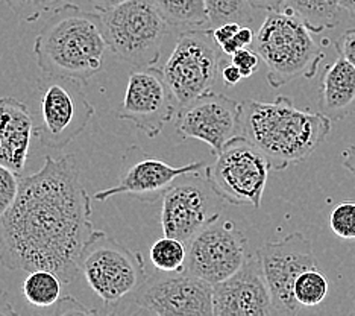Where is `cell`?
<instances>
[{
  "instance_id": "cell-11",
  "label": "cell",
  "mask_w": 355,
  "mask_h": 316,
  "mask_svg": "<svg viewBox=\"0 0 355 316\" xmlns=\"http://www.w3.org/2000/svg\"><path fill=\"white\" fill-rule=\"evenodd\" d=\"M248 239L236 222L220 216L187 242L184 274L211 285L230 278L248 260Z\"/></svg>"
},
{
  "instance_id": "cell-35",
  "label": "cell",
  "mask_w": 355,
  "mask_h": 316,
  "mask_svg": "<svg viewBox=\"0 0 355 316\" xmlns=\"http://www.w3.org/2000/svg\"><path fill=\"white\" fill-rule=\"evenodd\" d=\"M236 42L241 49L249 47L254 43V31L249 26H240L236 34Z\"/></svg>"
},
{
  "instance_id": "cell-34",
  "label": "cell",
  "mask_w": 355,
  "mask_h": 316,
  "mask_svg": "<svg viewBox=\"0 0 355 316\" xmlns=\"http://www.w3.org/2000/svg\"><path fill=\"white\" fill-rule=\"evenodd\" d=\"M87 2L94 8L96 13H101L102 14V13L110 11L111 8H114V6H119V5L128 2V0H87Z\"/></svg>"
},
{
  "instance_id": "cell-33",
  "label": "cell",
  "mask_w": 355,
  "mask_h": 316,
  "mask_svg": "<svg viewBox=\"0 0 355 316\" xmlns=\"http://www.w3.org/2000/svg\"><path fill=\"white\" fill-rule=\"evenodd\" d=\"M222 73V79L223 83L227 84L228 87H234L237 85L241 79H243V75H241L240 69L236 66V64H227V66H222L220 69Z\"/></svg>"
},
{
  "instance_id": "cell-10",
  "label": "cell",
  "mask_w": 355,
  "mask_h": 316,
  "mask_svg": "<svg viewBox=\"0 0 355 316\" xmlns=\"http://www.w3.org/2000/svg\"><path fill=\"white\" fill-rule=\"evenodd\" d=\"M225 199L216 192L202 170L178 176L163 194L161 228L164 236L187 243L222 213Z\"/></svg>"
},
{
  "instance_id": "cell-18",
  "label": "cell",
  "mask_w": 355,
  "mask_h": 316,
  "mask_svg": "<svg viewBox=\"0 0 355 316\" xmlns=\"http://www.w3.org/2000/svg\"><path fill=\"white\" fill-rule=\"evenodd\" d=\"M34 129V117L26 103L11 96L0 99V165L21 175Z\"/></svg>"
},
{
  "instance_id": "cell-20",
  "label": "cell",
  "mask_w": 355,
  "mask_h": 316,
  "mask_svg": "<svg viewBox=\"0 0 355 316\" xmlns=\"http://www.w3.org/2000/svg\"><path fill=\"white\" fill-rule=\"evenodd\" d=\"M278 10L295 14L313 32L336 28L343 13L342 0H282Z\"/></svg>"
},
{
  "instance_id": "cell-15",
  "label": "cell",
  "mask_w": 355,
  "mask_h": 316,
  "mask_svg": "<svg viewBox=\"0 0 355 316\" xmlns=\"http://www.w3.org/2000/svg\"><path fill=\"white\" fill-rule=\"evenodd\" d=\"M176 133L207 143L214 156L234 137L241 135V103L209 90L178 110Z\"/></svg>"
},
{
  "instance_id": "cell-36",
  "label": "cell",
  "mask_w": 355,
  "mask_h": 316,
  "mask_svg": "<svg viewBox=\"0 0 355 316\" xmlns=\"http://www.w3.org/2000/svg\"><path fill=\"white\" fill-rule=\"evenodd\" d=\"M342 166L355 176V143L342 153Z\"/></svg>"
},
{
  "instance_id": "cell-19",
  "label": "cell",
  "mask_w": 355,
  "mask_h": 316,
  "mask_svg": "<svg viewBox=\"0 0 355 316\" xmlns=\"http://www.w3.org/2000/svg\"><path fill=\"white\" fill-rule=\"evenodd\" d=\"M319 111L333 122L355 115V66L342 55L322 75Z\"/></svg>"
},
{
  "instance_id": "cell-38",
  "label": "cell",
  "mask_w": 355,
  "mask_h": 316,
  "mask_svg": "<svg viewBox=\"0 0 355 316\" xmlns=\"http://www.w3.org/2000/svg\"><path fill=\"white\" fill-rule=\"evenodd\" d=\"M0 315H15L12 304L3 290H0Z\"/></svg>"
},
{
  "instance_id": "cell-29",
  "label": "cell",
  "mask_w": 355,
  "mask_h": 316,
  "mask_svg": "<svg viewBox=\"0 0 355 316\" xmlns=\"http://www.w3.org/2000/svg\"><path fill=\"white\" fill-rule=\"evenodd\" d=\"M231 63L236 64L240 69L243 78H249L254 75L258 70V66H260V55L255 51H251V49L243 47L231 55Z\"/></svg>"
},
{
  "instance_id": "cell-39",
  "label": "cell",
  "mask_w": 355,
  "mask_h": 316,
  "mask_svg": "<svg viewBox=\"0 0 355 316\" xmlns=\"http://www.w3.org/2000/svg\"><path fill=\"white\" fill-rule=\"evenodd\" d=\"M342 10L355 17V0H342Z\"/></svg>"
},
{
  "instance_id": "cell-28",
  "label": "cell",
  "mask_w": 355,
  "mask_h": 316,
  "mask_svg": "<svg viewBox=\"0 0 355 316\" xmlns=\"http://www.w3.org/2000/svg\"><path fill=\"white\" fill-rule=\"evenodd\" d=\"M21 178L12 169L0 165V217H2L17 199Z\"/></svg>"
},
{
  "instance_id": "cell-17",
  "label": "cell",
  "mask_w": 355,
  "mask_h": 316,
  "mask_svg": "<svg viewBox=\"0 0 355 316\" xmlns=\"http://www.w3.org/2000/svg\"><path fill=\"white\" fill-rule=\"evenodd\" d=\"M213 310L217 316L275 315L260 256H249L237 272L213 286Z\"/></svg>"
},
{
  "instance_id": "cell-13",
  "label": "cell",
  "mask_w": 355,
  "mask_h": 316,
  "mask_svg": "<svg viewBox=\"0 0 355 316\" xmlns=\"http://www.w3.org/2000/svg\"><path fill=\"white\" fill-rule=\"evenodd\" d=\"M135 315L157 316H211L213 285L189 274L148 280L129 299Z\"/></svg>"
},
{
  "instance_id": "cell-21",
  "label": "cell",
  "mask_w": 355,
  "mask_h": 316,
  "mask_svg": "<svg viewBox=\"0 0 355 316\" xmlns=\"http://www.w3.org/2000/svg\"><path fill=\"white\" fill-rule=\"evenodd\" d=\"M171 28L182 31L209 28L205 0H153Z\"/></svg>"
},
{
  "instance_id": "cell-37",
  "label": "cell",
  "mask_w": 355,
  "mask_h": 316,
  "mask_svg": "<svg viewBox=\"0 0 355 316\" xmlns=\"http://www.w3.org/2000/svg\"><path fill=\"white\" fill-rule=\"evenodd\" d=\"M254 10H264V11H273L278 10L281 6L282 0H249Z\"/></svg>"
},
{
  "instance_id": "cell-5",
  "label": "cell",
  "mask_w": 355,
  "mask_h": 316,
  "mask_svg": "<svg viewBox=\"0 0 355 316\" xmlns=\"http://www.w3.org/2000/svg\"><path fill=\"white\" fill-rule=\"evenodd\" d=\"M80 274L105 307H119L131 299L149 280L146 263L102 230H96L80 256Z\"/></svg>"
},
{
  "instance_id": "cell-8",
  "label": "cell",
  "mask_w": 355,
  "mask_h": 316,
  "mask_svg": "<svg viewBox=\"0 0 355 316\" xmlns=\"http://www.w3.org/2000/svg\"><path fill=\"white\" fill-rule=\"evenodd\" d=\"M222 47L211 28L182 31L163 73L180 107L209 92L222 69Z\"/></svg>"
},
{
  "instance_id": "cell-14",
  "label": "cell",
  "mask_w": 355,
  "mask_h": 316,
  "mask_svg": "<svg viewBox=\"0 0 355 316\" xmlns=\"http://www.w3.org/2000/svg\"><path fill=\"white\" fill-rule=\"evenodd\" d=\"M178 105L163 70L153 66L135 67L129 73L120 120H128L148 135L157 137L172 120Z\"/></svg>"
},
{
  "instance_id": "cell-2",
  "label": "cell",
  "mask_w": 355,
  "mask_h": 316,
  "mask_svg": "<svg viewBox=\"0 0 355 316\" xmlns=\"http://www.w3.org/2000/svg\"><path fill=\"white\" fill-rule=\"evenodd\" d=\"M331 128L333 120L320 111L296 108L287 96L273 102H241V135L264 153L273 170L305 161L325 142Z\"/></svg>"
},
{
  "instance_id": "cell-7",
  "label": "cell",
  "mask_w": 355,
  "mask_h": 316,
  "mask_svg": "<svg viewBox=\"0 0 355 316\" xmlns=\"http://www.w3.org/2000/svg\"><path fill=\"white\" fill-rule=\"evenodd\" d=\"M84 83L73 78L44 75L38 79L40 110L34 133L44 148L60 151L85 131L94 116Z\"/></svg>"
},
{
  "instance_id": "cell-26",
  "label": "cell",
  "mask_w": 355,
  "mask_h": 316,
  "mask_svg": "<svg viewBox=\"0 0 355 316\" xmlns=\"http://www.w3.org/2000/svg\"><path fill=\"white\" fill-rule=\"evenodd\" d=\"M17 17L25 23H34L67 0H2Z\"/></svg>"
},
{
  "instance_id": "cell-24",
  "label": "cell",
  "mask_w": 355,
  "mask_h": 316,
  "mask_svg": "<svg viewBox=\"0 0 355 316\" xmlns=\"http://www.w3.org/2000/svg\"><path fill=\"white\" fill-rule=\"evenodd\" d=\"M209 28L225 23H239L249 26L254 22V6L249 0H205Z\"/></svg>"
},
{
  "instance_id": "cell-4",
  "label": "cell",
  "mask_w": 355,
  "mask_h": 316,
  "mask_svg": "<svg viewBox=\"0 0 355 316\" xmlns=\"http://www.w3.org/2000/svg\"><path fill=\"white\" fill-rule=\"evenodd\" d=\"M313 31L295 14L273 10L255 37V52L268 67V83L279 88L297 78H313L325 58Z\"/></svg>"
},
{
  "instance_id": "cell-16",
  "label": "cell",
  "mask_w": 355,
  "mask_h": 316,
  "mask_svg": "<svg viewBox=\"0 0 355 316\" xmlns=\"http://www.w3.org/2000/svg\"><path fill=\"white\" fill-rule=\"evenodd\" d=\"M205 161H195L185 166H171L166 161L141 152L135 156V148H131L123 158L120 169L119 183L110 189L94 193V199L107 201L117 194H129L146 202H155L171 188L178 176L196 170H204Z\"/></svg>"
},
{
  "instance_id": "cell-25",
  "label": "cell",
  "mask_w": 355,
  "mask_h": 316,
  "mask_svg": "<svg viewBox=\"0 0 355 316\" xmlns=\"http://www.w3.org/2000/svg\"><path fill=\"white\" fill-rule=\"evenodd\" d=\"M293 294L296 301L302 307H314L320 304L328 295V280L318 267L302 272L297 277Z\"/></svg>"
},
{
  "instance_id": "cell-30",
  "label": "cell",
  "mask_w": 355,
  "mask_h": 316,
  "mask_svg": "<svg viewBox=\"0 0 355 316\" xmlns=\"http://www.w3.org/2000/svg\"><path fill=\"white\" fill-rule=\"evenodd\" d=\"M55 310L53 315H96L98 310L93 309H87L84 304H80L79 301H76L75 298L71 297H64L60 298V301L55 304Z\"/></svg>"
},
{
  "instance_id": "cell-27",
  "label": "cell",
  "mask_w": 355,
  "mask_h": 316,
  "mask_svg": "<svg viewBox=\"0 0 355 316\" xmlns=\"http://www.w3.org/2000/svg\"><path fill=\"white\" fill-rule=\"evenodd\" d=\"M329 228L340 239H355V201L337 204L328 216Z\"/></svg>"
},
{
  "instance_id": "cell-31",
  "label": "cell",
  "mask_w": 355,
  "mask_h": 316,
  "mask_svg": "<svg viewBox=\"0 0 355 316\" xmlns=\"http://www.w3.org/2000/svg\"><path fill=\"white\" fill-rule=\"evenodd\" d=\"M338 55L345 56L351 64L355 66V29L345 31L342 37L336 43Z\"/></svg>"
},
{
  "instance_id": "cell-6",
  "label": "cell",
  "mask_w": 355,
  "mask_h": 316,
  "mask_svg": "<svg viewBox=\"0 0 355 316\" xmlns=\"http://www.w3.org/2000/svg\"><path fill=\"white\" fill-rule=\"evenodd\" d=\"M110 52L134 67L155 66L159 61L168 23L153 0H128L101 14Z\"/></svg>"
},
{
  "instance_id": "cell-3",
  "label": "cell",
  "mask_w": 355,
  "mask_h": 316,
  "mask_svg": "<svg viewBox=\"0 0 355 316\" xmlns=\"http://www.w3.org/2000/svg\"><path fill=\"white\" fill-rule=\"evenodd\" d=\"M107 49L101 13H88L69 2L52 11L34 43L37 66L44 75L80 83L101 72Z\"/></svg>"
},
{
  "instance_id": "cell-22",
  "label": "cell",
  "mask_w": 355,
  "mask_h": 316,
  "mask_svg": "<svg viewBox=\"0 0 355 316\" xmlns=\"http://www.w3.org/2000/svg\"><path fill=\"white\" fill-rule=\"evenodd\" d=\"M62 281L56 274L47 269L29 272L21 285V294L31 306L51 307L60 301Z\"/></svg>"
},
{
  "instance_id": "cell-23",
  "label": "cell",
  "mask_w": 355,
  "mask_h": 316,
  "mask_svg": "<svg viewBox=\"0 0 355 316\" xmlns=\"http://www.w3.org/2000/svg\"><path fill=\"white\" fill-rule=\"evenodd\" d=\"M187 260V243L164 236L158 239L150 248V262L161 272L182 274Z\"/></svg>"
},
{
  "instance_id": "cell-1",
  "label": "cell",
  "mask_w": 355,
  "mask_h": 316,
  "mask_svg": "<svg viewBox=\"0 0 355 316\" xmlns=\"http://www.w3.org/2000/svg\"><path fill=\"white\" fill-rule=\"evenodd\" d=\"M92 213L76 157L47 156L37 174L21 178L17 199L0 217V263L10 271H52L70 285L96 231Z\"/></svg>"
},
{
  "instance_id": "cell-12",
  "label": "cell",
  "mask_w": 355,
  "mask_h": 316,
  "mask_svg": "<svg viewBox=\"0 0 355 316\" xmlns=\"http://www.w3.org/2000/svg\"><path fill=\"white\" fill-rule=\"evenodd\" d=\"M257 254L261 258L273 312L282 316L300 313L302 306L295 298V283L302 272L318 267L311 240L296 231L281 240L266 242Z\"/></svg>"
},
{
  "instance_id": "cell-9",
  "label": "cell",
  "mask_w": 355,
  "mask_h": 316,
  "mask_svg": "<svg viewBox=\"0 0 355 316\" xmlns=\"http://www.w3.org/2000/svg\"><path fill=\"white\" fill-rule=\"evenodd\" d=\"M269 160L245 135L234 137L205 172L227 204L261 207L270 170Z\"/></svg>"
},
{
  "instance_id": "cell-32",
  "label": "cell",
  "mask_w": 355,
  "mask_h": 316,
  "mask_svg": "<svg viewBox=\"0 0 355 316\" xmlns=\"http://www.w3.org/2000/svg\"><path fill=\"white\" fill-rule=\"evenodd\" d=\"M241 24L239 23H225V24H220V26H216V28H211L213 29V37L216 40V43L219 44L220 47L230 42V40H232L234 37H236L237 31L240 29Z\"/></svg>"
}]
</instances>
